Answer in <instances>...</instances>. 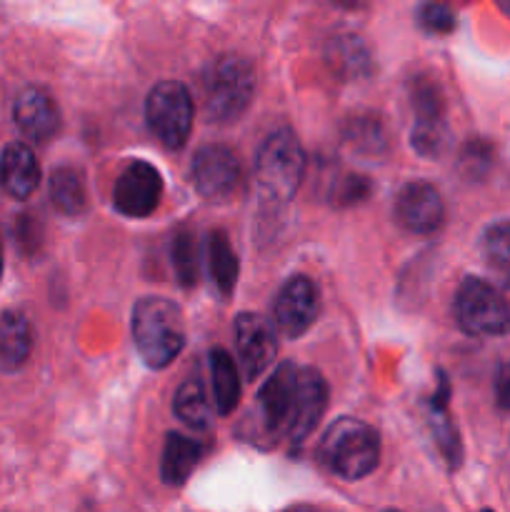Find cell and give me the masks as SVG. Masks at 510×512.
Wrapping results in <instances>:
<instances>
[{
    "instance_id": "52a82bcc",
    "label": "cell",
    "mask_w": 510,
    "mask_h": 512,
    "mask_svg": "<svg viewBox=\"0 0 510 512\" xmlns=\"http://www.w3.org/2000/svg\"><path fill=\"white\" fill-rule=\"evenodd\" d=\"M190 178L195 190L205 200L225 203L235 195L240 185V160L228 145L210 143L198 148L193 165H190Z\"/></svg>"
},
{
    "instance_id": "1f68e13d",
    "label": "cell",
    "mask_w": 510,
    "mask_h": 512,
    "mask_svg": "<svg viewBox=\"0 0 510 512\" xmlns=\"http://www.w3.org/2000/svg\"><path fill=\"white\" fill-rule=\"evenodd\" d=\"M40 240H43V228L35 218H30L28 213L20 215L18 225H15V243L23 253H35L40 248Z\"/></svg>"
},
{
    "instance_id": "30bf717a",
    "label": "cell",
    "mask_w": 510,
    "mask_h": 512,
    "mask_svg": "<svg viewBox=\"0 0 510 512\" xmlns=\"http://www.w3.org/2000/svg\"><path fill=\"white\" fill-rule=\"evenodd\" d=\"M235 333V355L243 375L248 380L258 378L263 370L270 368L278 353V338L270 320L258 313H240L233 323Z\"/></svg>"
},
{
    "instance_id": "8fae6325",
    "label": "cell",
    "mask_w": 510,
    "mask_h": 512,
    "mask_svg": "<svg viewBox=\"0 0 510 512\" xmlns=\"http://www.w3.org/2000/svg\"><path fill=\"white\" fill-rule=\"evenodd\" d=\"M395 223L415 235L438 233L445 220V205L438 190L425 180H413L398 190L393 203Z\"/></svg>"
},
{
    "instance_id": "8992f818",
    "label": "cell",
    "mask_w": 510,
    "mask_h": 512,
    "mask_svg": "<svg viewBox=\"0 0 510 512\" xmlns=\"http://www.w3.org/2000/svg\"><path fill=\"white\" fill-rule=\"evenodd\" d=\"M193 95L180 80H163L153 85L145 100V118L155 138L170 150L183 148L193 128Z\"/></svg>"
},
{
    "instance_id": "8d00e7d4",
    "label": "cell",
    "mask_w": 510,
    "mask_h": 512,
    "mask_svg": "<svg viewBox=\"0 0 510 512\" xmlns=\"http://www.w3.org/2000/svg\"><path fill=\"white\" fill-rule=\"evenodd\" d=\"M483 512H493V510H483Z\"/></svg>"
},
{
    "instance_id": "6da1fadb",
    "label": "cell",
    "mask_w": 510,
    "mask_h": 512,
    "mask_svg": "<svg viewBox=\"0 0 510 512\" xmlns=\"http://www.w3.org/2000/svg\"><path fill=\"white\" fill-rule=\"evenodd\" d=\"M133 343L148 368H168L185 348V323L178 305L145 295L133 305Z\"/></svg>"
},
{
    "instance_id": "d6986e66",
    "label": "cell",
    "mask_w": 510,
    "mask_h": 512,
    "mask_svg": "<svg viewBox=\"0 0 510 512\" xmlns=\"http://www.w3.org/2000/svg\"><path fill=\"white\" fill-rule=\"evenodd\" d=\"M203 458V445L195 438L180 433H168L163 448V460H160V478L165 485H183L195 470V465Z\"/></svg>"
},
{
    "instance_id": "4fadbf2b",
    "label": "cell",
    "mask_w": 510,
    "mask_h": 512,
    "mask_svg": "<svg viewBox=\"0 0 510 512\" xmlns=\"http://www.w3.org/2000/svg\"><path fill=\"white\" fill-rule=\"evenodd\" d=\"M295 383H298V368L293 363H280L258 393V410L270 433H285L293 408Z\"/></svg>"
},
{
    "instance_id": "7c38bea8",
    "label": "cell",
    "mask_w": 510,
    "mask_h": 512,
    "mask_svg": "<svg viewBox=\"0 0 510 512\" xmlns=\"http://www.w3.org/2000/svg\"><path fill=\"white\" fill-rule=\"evenodd\" d=\"M325 408H328V383H325L323 375L315 368H298L293 408H290L288 428H285L290 443H303L318 428Z\"/></svg>"
},
{
    "instance_id": "83f0119b",
    "label": "cell",
    "mask_w": 510,
    "mask_h": 512,
    "mask_svg": "<svg viewBox=\"0 0 510 512\" xmlns=\"http://www.w3.org/2000/svg\"><path fill=\"white\" fill-rule=\"evenodd\" d=\"M410 145L423 158H438L448 148V123H420L415 120L413 133H410Z\"/></svg>"
},
{
    "instance_id": "d590c367",
    "label": "cell",
    "mask_w": 510,
    "mask_h": 512,
    "mask_svg": "<svg viewBox=\"0 0 510 512\" xmlns=\"http://www.w3.org/2000/svg\"><path fill=\"white\" fill-rule=\"evenodd\" d=\"M498 3H500V5H503V8H505V10H510V0H498Z\"/></svg>"
},
{
    "instance_id": "603a6c76",
    "label": "cell",
    "mask_w": 510,
    "mask_h": 512,
    "mask_svg": "<svg viewBox=\"0 0 510 512\" xmlns=\"http://www.w3.org/2000/svg\"><path fill=\"white\" fill-rule=\"evenodd\" d=\"M208 268L210 278H213L215 288L220 290L223 298H230L238 283V255H235L233 245H230L228 235L223 230H213L208 238Z\"/></svg>"
},
{
    "instance_id": "2e32d148",
    "label": "cell",
    "mask_w": 510,
    "mask_h": 512,
    "mask_svg": "<svg viewBox=\"0 0 510 512\" xmlns=\"http://www.w3.org/2000/svg\"><path fill=\"white\" fill-rule=\"evenodd\" d=\"M325 63L333 70L335 78L340 80L368 78V73L373 70L370 50L365 48V43L358 35L350 33L330 38V43L325 45Z\"/></svg>"
},
{
    "instance_id": "44dd1931",
    "label": "cell",
    "mask_w": 510,
    "mask_h": 512,
    "mask_svg": "<svg viewBox=\"0 0 510 512\" xmlns=\"http://www.w3.org/2000/svg\"><path fill=\"white\" fill-rule=\"evenodd\" d=\"M48 195L53 208L60 215L68 218H78L88 208V190H85L83 175L75 168H55L50 173Z\"/></svg>"
},
{
    "instance_id": "7402d4cb",
    "label": "cell",
    "mask_w": 510,
    "mask_h": 512,
    "mask_svg": "<svg viewBox=\"0 0 510 512\" xmlns=\"http://www.w3.org/2000/svg\"><path fill=\"white\" fill-rule=\"evenodd\" d=\"M173 410L180 418V423H185L193 430H205L213 420V405H210L208 393H205V385L198 375L183 380L180 388L175 390L173 398Z\"/></svg>"
},
{
    "instance_id": "d6a6232c",
    "label": "cell",
    "mask_w": 510,
    "mask_h": 512,
    "mask_svg": "<svg viewBox=\"0 0 510 512\" xmlns=\"http://www.w3.org/2000/svg\"><path fill=\"white\" fill-rule=\"evenodd\" d=\"M495 395H498V405L503 410H510V363L503 365L495 380Z\"/></svg>"
},
{
    "instance_id": "5b68a950",
    "label": "cell",
    "mask_w": 510,
    "mask_h": 512,
    "mask_svg": "<svg viewBox=\"0 0 510 512\" xmlns=\"http://www.w3.org/2000/svg\"><path fill=\"white\" fill-rule=\"evenodd\" d=\"M455 320L468 335L493 338L510 330V308L505 295H500L488 280L465 278L455 293Z\"/></svg>"
},
{
    "instance_id": "f1b7e54d",
    "label": "cell",
    "mask_w": 510,
    "mask_h": 512,
    "mask_svg": "<svg viewBox=\"0 0 510 512\" xmlns=\"http://www.w3.org/2000/svg\"><path fill=\"white\" fill-rule=\"evenodd\" d=\"M490 165H493V148L485 140H470L460 150V170L465 173V178H485Z\"/></svg>"
},
{
    "instance_id": "9c48e42d",
    "label": "cell",
    "mask_w": 510,
    "mask_h": 512,
    "mask_svg": "<svg viewBox=\"0 0 510 512\" xmlns=\"http://www.w3.org/2000/svg\"><path fill=\"white\" fill-rule=\"evenodd\" d=\"M163 198V178L145 160H133L113 185V205L125 218H148Z\"/></svg>"
},
{
    "instance_id": "d4e9b609",
    "label": "cell",
    "mask_w": 510,
    "mask_h": 512,
    "mask_svg": "<svg viewBox=\"0 0 510 512\" xmlns=\"http://www.w3.org/2000/svg\"><path fill=\"white\" fill-rule=\"evenodd\" d=\"M170 258H173L175 278L183 288H193L198 283L200 263H198V243L190 228H178L173 233V245H170Z\"/></svg>"
},
{
    "instance_id": "484cf974",
    "label": "cell",
    "mask_w": 510,
    "mask_h": 512,
    "mask_svg": "<svg viewBox=\"0 0 510 512\" xmlns=\"http://www.w3.org/2000/svg\"><path fill=\"white\" fill-rule=\"evenodd\" d=\"M410 105H413L415 120L420 123H440L445 120V100L438 83L425 75H418L410 83Z\"/></svg>"
},
{
    "instance_id": "e0dca14e",
    "label": "cell",
    "mask_w": 510,
    "mask_h": 512,
    "mask_svg": "<svg viewBox=\"0 0 510 512\" xmlns=\"http://www.w3.org/2000/svg\"><path fill=\"white\" fill-rule=\"evenodd\" d=\"M450 400V385L443 373L438 375V390H435L433 400H430V425H433V438L438 443L440 453L448 460V468L455 470L463 460V445H460V435L455 423L450 420L448 413Z\"/></svg>"
},
{
    "instance_id": "ba28073f",
    "label": "cell",
    "mask_w": 510,
    "mask_h": 512,
    "mask_svg": "<svg viewBox=\"0 0 510 512\" xmlns=\"http://www.w3.org/2000/svg\"><path fill=\"white\" fill-rule=\"evenodd\" d=\"M320 313V295L308 275H293L280 285L273 303V323L285 338L308 333Z\"/></svg>"
},
{
    "instance_id": "5bb4252c",
    "label": "cell",
    "mask_w": 510,
    "mask_h": 512,
    "mask_svg": "<svg viewBox=\"0 0 510 512\" xmlns=\"http://www.w3.org/2000/svg\"><path fill=\"white\" fill-rule=\"evenodd\" d=\"M13 118L20 133L28 135L30 140H38V143H45L60 130L58 105L40 88H28L15 98Z\"/></svg>"
},
{
    "instance_id": "e575fe53",
    "label": "cell",
    "mask_w": 510,
    "mask_h": 512,
    "mask_svg": "<svg viewBox=\"0 0 510 512\" xmlns=\"http://www.w3.org/2000/svg\"><path fill=\"white\" fill-rule=\"evenodd\" d=\"M0 275H3V243H0Z\"/></svg>"
},
{
    "instance_id": "f546056e",
    "label": "cell",
    "mask_w": 510,
    "mask_h": 512,
    "mask_svg": "<svg viewBox=\"0 0 510 512\" xmlns=\"http://www.w3.org/2000/svg\"><path fill=\"white\" fill-rule=\"evenodd\" d=\"M418 20H420V25L428 30V33L443 35V33H450V30L455 28L453 10H450L445 3H440V0H428V3L420 8Z\"/></svg>"
},
{
    "instance_id": "836d02e7",
    "label": "cell",
    "mask_w": 510,
    "mask_h": 512,
    "mask_svg": "<svg viewBox=\"0 0 510 512\" xmlns=\"http://www.w3.org/2000/svg\"><path fill=\"white\" fill-rule=\"evenodd\" d=\"M283 512H315V510L310 508V505H293V508H288V510H283Z\"/></svg>"
},
{
    "instance_id": "4316f807",
    "label": "cell",
    "mask_w": 510,
    "mask_h": 512,
    "mask_svg": "<svg viewBox=\"0 0 510 512\" xmlns=\"http://www.w3.org/2000/svg\"><path fill=\"white\" fill-rule=\"evenodd\" d=\"M483 258L510 283V220H498L483 233Z\"/></svg>"
},
{
    "instance_id": "3957f363",
    "label": "cell",
    "mask_w": 510,
    "mask_h": 512,
    "mask_svg": "<svg viewBox=\"0 0 510 512\" xmlns=\"http://www.w3.org/2000/svg\"><path fill=\"white\" fill-rule=\"evenodd\" d=\"M320 458L343 480H363L378 468L380 435L358 418H340L320 443Z\"/></svg>"
},
{
    "instance_id": "277c9868",
    "label": "cell",
    "mask_w": 510,
    "mask_h": 512,
    "mask_svg": "<svg viewBox=\"0 0 510 512\" xmlns=\"http://www.w3.org/2000/svg\"><path fill=\"white\" fill-rule=\"evenodd\" d=\"M205 113L215 123H230L248 110L255 95V70L240 55H220L203 78Z\"/></svg>"
},
{
    "instance_id": "ffe728a7",
    "label": "cell",
    "mask_w": 510,
    "mask_h": 512,
    "mask_svg": "<svg viewBox=\"0 0 510 512\" xmlns=\"http://www.w3.org/2000/svg\"><path fill=\"white\" fill-rule=\"evenodd\" d=\"M210 383H213V398L218 415L233 413L240 400V373L228 350H210Z\"/></svg>"
},
{
    "instance_id": "cb8c5ba5",
    "label": "cell",
    "mask_w": 510,
    "mask_h": 512,
    "mask_svg": "<svg viewBox=\"0 0 510 512\" xmlns=\"http://www.w3.org/2000/svg\"><path fill=\"white\" fill-rule=\"evenodd\" d=\"M343 140L350 148L365 155H380L388 148V133H385L383 120L373 113L353 115L343 125Z\"/></svg>"
},
{
    "instance_id": "7a4b0ae2",
    "label": "cell",
    "mask_w": 510,
    "mask_h": 512,
    "mask_svg": "<svg viewBox=\"0 0 510 512\" xmlns=\"http://www.w3.org/2000/svg\"><path fill=\"white\" fill-rule=\"evenodd\" d=\"M305 175V153L298 135L278 128L265 138L255 158V185L268 203L283 205L298 193Z\"/></svg>"
},
{
    "instance_id": "9a60e30c",
    "label": "cell",
    "mask_w": 510,
    "mask_h": 512,
    "mask_svg": "<svg viewBox=\"0 0 510 512\" xmlns=\"http://www.w3.org/2000/svg\"><path fill=\"white\" fill-rule=\"evenodd\" d=\"M0 185L15 200H25L40 185V165L25 143H8L0 155Z\"/></svg>"
},
{
    "instance_id": "4dcf8cb0",
    "label": "cell",
    "mask_w": 510,
    "mask_h": 512,
    "mask_svg": "<svg viewBox=\"0 0 510 512\" xmlns=\"http://www.w3.org/2000/svg\"><path fill=\"white\" fill-rule=\"evenodd\" d=\"M370 195V180L363 175L348 173L338 185L333 188V203L335 205H355Z\"/></svg>"
},
{
    "instance_id": "ac0fdd59",
    "label": "cell",
    "mask_w": 510,
    "mask_h": 512,
    "mask_svg": "<svg viewBox=\"0 0 510 512\" xmlns=\"http://www.w3.org/2000/svg\"><path fill=\"white\" fill-rule=\"evenodd\" d=\"M33 350V333L30 323L18 310H5L0 315V370L3 373H15L23 368L25 360Z\"/></svg>"
}]
</instances>
